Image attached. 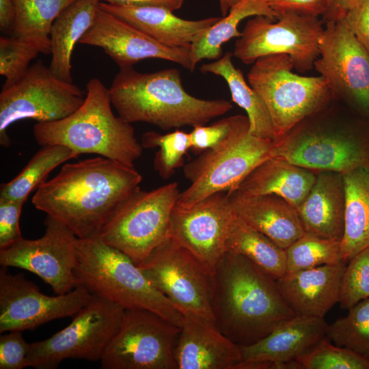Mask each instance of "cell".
<instances>
[{
	"label": "cell",
	"instance_id": "cell-5",
	"mask_svg": "<svg viewBox=\"0 0 369 369\" xmlns=\"http://www.w3.org/2000/svg\"><path fill=\"white\" fill-rule=\"evenodd\" d=\"M85 98L70 115L53 122H37L36 141L41 146L62 145L79 155L94 154L134 166L143 152L131 124L112 111L109 88L97 78L86 85Z\"/></svg>",
	"mask_w": 369,
	"mask_h": 369
},
{
	"label": "cell",
	"instance_id": "cell-33",
	"mask_svg": "<svg viewBox=\"0 0 369 369\" xmlns=\"http://www.w3.org/2000/svg\"><path fill=\"white\" fill-rule=\"evenodd\" d=\"M79 154L62 145L42 146L19 174L0 188V198L25 202L29 194L58 165Z\"/></svg>",
	"mask_w": 369,
	"mask_h": 369
},
{
	"label": "cell",
	"instance_id": "cell-32",
	"mask_svg": "<svg viewBox=\"0 0 369 369\" xmlns=\"http://www.w3.org/2000/svg\"><path fill=\"white\" fill-rule=\"evenodd\" d=\"M15 19L11 36L51 54L50 33L59 14L75 0H13Z\"/></svg>",
	"mask_w": 369,
	"mask_h": 369
},
{
	"label": "cell",
	"instance_id": "cell-26",
	"mask_svg": "<svg viewBox=\"0 0 369 369\" xmlns=\"http://www.w3.org/2000/svg\"><path fill=\"white\" fill-rule=\"evenodd\" d=\"M316 172L272 156L252 170L235 190L250 195H276L297 209L311 190Z\"/></svg>",
	"mask_w": 369,
	"mask_h": 369
},
{
	"label": "cell",
	"instance_id": "cell-37",
	"mask_svg": "<svg viewBox=\"0 0 369 369\" xmlns=\"http://www.w3.org/2000/svg\"><path fill=\"white\" fill-rule=\"evenodd\" d=\"M303 369H369V359L325 338L297 359Z\"/></svg>",
	"mask_w": 369,
	"mask_h": 369
},
{
	"label": "cell",
	"instance_id": "cell-29",
	"mask_svg": "<svg viewBox=\"0 0 369 369\" xmlns=\"http://www.w3.org/2000/svg\"><path fill=\"white\" fill-rule=\"evenodd\" d=\"M232 56V53L227 52L216 61L204 64L200 70L219 76L226 81L232 101L247 113L252 135L273 141V128L268 108L258 93L247 83L242 71L234 66Z\"/></svg>",
	"mask_w": 369,
	"mask_h": 369
},
{
	"label": "cell",
	"instance_id": "cell-2",
	"mask_svg": "<svg viewBox=\"0 0 369 369\" xmlns=\"http://www.w3.org/2000/svg\"><path fill=\"white\" fill-rule=\"evenodd\" d=\"M213 280L215 325L240 346L259 341L295 316L277 280L242 255L226 252Z\"/></svg>",
	"mask_w": 369,
	"mask_h": 369
},
{
	"label": "cell",
	"instance_id": "cell-41",
	"mask_svg": "<svg viewBox=\"0 0 369 369\" xmlns=\"http://www.w3.org/2000/svg\"><path fill=\"white\" fill-rule=\"evenodd\" d=\"M24 203L0 198V249L10 246L23 237L20 217Z\"/></svg>",
	"mask_w": 369,
	"mask_h": 369
},
{
	"label": "cell",
	"instance_id": "cell-27",
	"mask_svg": "<svg viewBox=\"0 0 369 369\" xmlns=\"http://www.w3.org/2000/svg\"><path fill=\"white\" fill-rule=\"evenodd\" d=\"M100 1L75 0L55 18L51 33L49 69L61 80L72 82L71 57L74 48L92 25Z\"/></svg>",
	"mask_w": 369,
	"mask_h": 369
},
{
	"label": "cell",
	"instance_id": "cell-39",
	"mask_svg": "<svg viewBox=\"0 0 369 369\" xmlns=\"http://www.w3.org/2000/svg\"><path fill=\"white\" fill-rule=\"evenodd\" d=\"M38 53L36 49L12 36H1L0 74L5 78L2 88L10 87L21 79Z\"/></svg>",
	"mask_w": 369,
	"mask_h": 369
},
{
	"label": "cell",
	"instance_id": "cell-20",
	"mask_svg": "<svg viewBox=\"0 0 369 369\" xmlns=\"http://www.w3.org/2000/svg\"><path fill=\"white\" fill-rule=\"evenodd\" d=\"M324 318L295 316L259 341L241 346L237 369H275L280 363L297 359L327 337Z\"/></svg>",
	"mask_w": 369,
	"mask_h": 369
},
{
	"label": "cell",
	"instance_id": "cell-12",
	"mask_svg": "<svg viewBox=\"0 0 369 369\" xmlns=\"http://www.w3.org/2000/svg\"><path fill=\"white\" fill-rule=\"evenodd\" d=\"M85 94L72 82L55 77L39 59L24 77L13 85L2 88L0 94V144L10 145L9 127L25 119L37 122L63 119L78 109Z\"/></svg>",
	"mask_w": 369,
	"mask_h": 369
},
{
	"label": "cell",
	"instance_id": "cell-7",
	"mask_svg": "<svg viewBox=\"0 0 369 369\" xmlns=\"http://www.w3.org/2000/svg\"><path fill=\"white\" fill-rule=\"evenodd\" d=\"M225 139L184 165L190 185L180 192L176 206H189L219 192H230L258 165L273 156V141L249 133L247 116H231Z\"/></svg>",
	"mask_w": 369,
	"mask_h": 369
},
{
	"label": "cell",
	"instance_id": "cell-22",
	"mask_svg": "<svg viewBox=\"0 0 369 369\" xmlns=\"http://www.w3.org/2000/svg\"><path fill=\"white\" fill-rule=\"evenodd\" d=\"M346 262L286 273L277 280L295 316L324 318L340 302Z\"/></svg>",
	"mask_w": 369,
	"mask_h": 369
},
{
	"label": "cell",
	"instance_id": "cell-4",
	"mask_svg": "<svg viewBox=\"0 0 369 369\" xmlns=\"http://www.w3.org/2000/svg\"><path fill=\"white\" fill-rule=\"evenodd\" d=\"M332 100L273 141V156L316 172L344 174L369 163V120Z\"/></svg>",
	"mask_w": 369,
	"mask_h": 369
},
{
	"label": "cell",
	"instance_id": "cell-6",
	"mask_svg": "<svg viewBox=\"0 0 369 369\" xmlns=\"http://www.w3.org/2000/svg\"><path fill=\"white\" fill-rule=\"evenodd\" d=\"M76 246L77 286L124 310H148L181 327L183 315L154 288L129 256L98 237L77 238Z\"/></svg>",
	"mask_w": 369,
	"mask_h": 369
},
{
	"label": "cell",
	"instance_id": "cell-16",
	"mask_svg": "<svg viewBox=\"0 0 369 369\" xmlns=\"http://www.w3.org/2000/svg\"><path fill=\"white\" fill-rule=\"evenodd\" d=\"M44 233L36 239L21 238L0 249V264L29 271L44 280L56 295H64L77 286V236L57 219L46 215Z\"/></svg>",
	"mask_w": 369,
	"mask_h": 369
},
{
	"label": "cell",
	"instance_id": "cell-1",
	"mask_svg": "<svg viewBox=\"0 0 369 369\" xmlns=\"http://www.w3.org/2000/svg\"><path fill=\"white\" fill-rule=\"evenodd\" d=\"M142 176L134 166L97 156L65 163L36 189L32 204L62 222L79 238L98 237Z\"/></svg>",
	"mask_w": 369,
	"mask_h": 369
},
{
	"label": "cell",
	"instance_id": "cell-44",
	"mask_svg": "<svg viewBox=\"0 0 369 369\" xmlns=\"http://www.w3.org/2000/svg\"><path fill=\"white\" fill-rule=\"evenodd\" d=\"M343 17L352 33L369 53V0H358L344 12Z\"/></svg>",
	"mask_w": 369,
	"mask_h": 369
},
{
	"label": "cell",
	"instance_id": "cell-18",
	"mask_svg": "<svg viewBox=\"0 0 369 369\" xmlns=\"http://www.w3.org/2000/svg\"><path fill=\"white\" fill-rule=\"evenodd\" d=\"M234 215L227 192L213 194L189 206L176 205L167 237L187 249L213 273L226 253Z\"/></svg>",
	"mask_w": 369,
	"mask_h": 369
},
{
	"label": "cell",
	"instance_id": "cell-43",
	"mask_svg": "<svg viewBox=\"0 0 369 369\" xmlns=\"http://www.w3.org/2000/svg\"><path fill=\"white\" fill-rule=\"evenodd\" d=\"M277 18L288 13L319 17L327 12L331 0H264Z\"/></svg>",
	"mask_w": 369,
	"mask_h": 369
},
{
	"label": "cell",
	"instance_id": "cell-38",
	"mask_svg": "<svg viewBox=\"0 0 369 369\" xmlns=\"http://www.w3.org/2000/svg\"><path fill=\"white\" fill-rule=\"evenodd\" d=\"M369 298V246L353 256L346 265L342 277L340 303L351 307Z\"/></svg>",
	"mask_w": 369,
	"mask_h": 369
},
{
	"label": "cell",
	"instance_id": "cell-3",
	"mask_svg": "<svg viewBox=\"0 0 369 369\" xmlns=\"http://www.w3.org/2000/svg\"><path fill=\"white\" fill-rule=\"evenodd\" d=\"M112 106L126 122H145L163 130L204 125L230 111L231 102L205 100L184 88L174 68L140 72L120 68L109 88Z\"/></svg>",
	"mask_w": 369,
	"mask_h": 369
},
{
	"label": "cell",
	"instance_id": "cell-42",
	"mask_svg": "<svg viewBox=\"0 0 369 369\" xmlns=\"http://www.w3.org/2000/svg\"><path fill=\"white\" fill-rule=\"evenodd\" d=\"M232 124V118L221 119L210 126L196 125L189 133L191 149L195 152H203L218 145L228 135Z\"/></svg>",
	"mask_w": 369,
	"mask_h": 369
},
{
	"label": "cell",
	"instance_id": "cell-46",
	"mask_svg": "<svg viewBox=\"0 0 369 369\" xmlns=\"http://www.w3.org/2000/svg\"><path fill=\"white\" fill-rule=\"evenodd\" d=\"M15 19V8L13 0H0L1 31L12 34Z\"/></svg>",
	"mask_w": 369,
	"mask_h": 369
},
{
	"label": "cell",
	"instance_id": "cell-30",
	"mask_svg": "<svg viewBox=\"0 0 369 369\" xmlns=\"http://www.w3.org/2000/svg\"><path fill=\"white\" fill-rule=\"evenodd\" d=\"M264 16L277 18L276 14L264 0H238L225 16L210 27L191 45L190 49L192 70L202 59H217L222 56V45L233 38H239L238 29L245 18Z\"/></svg>",
	"mask_w": 369,
	"mask_h": 369
},
{
	"label": "cell",
	"instance_id": "cell-24",
	"mask_svg": "<svg viewBox=\"0 0 369 369\" xmlns=\"http://www.w3.org/2000/svg\"><path fill=\"white\" fill-rule=\"evenodd\" d=\"M99 6L169 48L191 49L192 44L221 18L186 20L176 16L166 8L155 5H121L100 2Z\"/></svg>",
	"mask_w": 369,
	"mask_h": 369
},
{
	"label": "cell",
	"instance_id": "cell-45",
	"mask_svg": "<svg viewBox=\"0 0 369 369\" xmlns=\"http://www.w3.org/2000/svg\"><path fill=\"white\" fill-rule=\"evenodd\" d=\"M114 5L145 6L155 5L166 8L172 11L179 10L187 0H98Z\"/></svg>",
	"mask_w": 369,
	"mask_h": 369
},
{
	"label": "cell",
	"instance_id": "cell-15",
	"mask_svg": "<svg viewBox=\"0 0 369 369\" xmlns=\"http://www.w3.org/2000/svg\"><path fill=\"white\" fill-rule=\"evenodd\" d=\"M325 24L314 68L333 99L369 120V53L343 16Z\"/></svg>",
	"mask_w": 369,
	"mask_h": 369
},
{
	"label": "cell",
	"instance_id": "cell-40",
	"mask_svg": "<svg viewBox=\"0 0 369 369\" xmlns=\"http://www.w3.org/2000/svg\"><path fill=\"white\" fill-rule=\"evenodd\" d=\"M30 343L22 331H10L0 336V369H22L27 367Z\"/></svg>",
	"mask_w": 369,
	"mask_h": 369
},
{
	"label": "cell",
	"instance_id": "cell-10",
	"mask_svg": "<svg viewBox=\"0 0 369 369\" xmlns=\"http://www.w3.org/2000/svg\"><path fill=\"white\" fill-rule=\"evenodd\" d=\"M124 310L93 295L72 316L68 326L49 338L30 343L27 367L54 369L66 359L100 361L120 327Z\"/></svg>",
	"mask_w": 369,
	"mask_h": 369
},
{
	"label": "cell",
	"instance_id": "cell-25",
	"mask_svg": "<svg viewBox=\"0 0 369 369\" xmlns=\"http://www.w3.org/2000/svg\"><path fill=\"white\" fill-rule=\"evenodd\" d=\"M297 210L305 232L341 243L345 215L343 174L317 172L311 190Z\"/></svg>",
	"mask_w": 369,
	"mask_h": 369
},
{
	"label": "cell",
	"instance_id": "cell-17",
	"mask_svg": "<svg viewBox=\"0 0 369 369\" xmlns=\"http://www.w3.org/2000/svg\"><path fill=\"white\" fill-rule=\"evenodd\" d=\"M92 296L80 285L66 294L49 296L23 274L13 275L1 266L0 333L33 329L51 320L72 316Z\"/></svg>",
	"mask_w": 369,
	"mask_h": 369
},
{
	"label": "cell",
	"instance_id": "cell-23",
	"mask_svg": "<svg viewBox=\"0 0 369 369\" xmlns=\"http://www.w3.org/2000/svg\"><path fill=\"white\" fill-rule=\"evenodd\" d=\"M227 193L234 213L283 249L305 232L297 209L284 198L273 194L246 195L237 190Z\"/></svg>",
	"mask_w": 369,
	"mask_h": 369
},
{
	"label": "cell",
	"instance_id": "cell-14",
	"mask_svg": "<svg viewBox=\"0 0 369 369\" xmlns=\"http://www.w3.org/2000/svg\"><path fill=\"white\" fill-rule=\"evenodd\" d=\"M180 327L145 309L125 310L100 359L102 369H177Z\"/></svg>",
	"mask_w": 369,
	"mask_h": 369
},
{
	"label": "cell",
	"instance_id": "cell-11",
	"mask_svg": "<svg viewBox=\"0 0 369 369\" xmlns=\"http://www.w3.org/2000/svg\"><path fill=\"white\" fill-rule=\"evenodd\" d=\"M137 266L183 316L215 323L213 273L187 249L167 237Z\"/></svg>",
	"mask_w": 369,
	"mask_h": 369
},
{
	"label": "cell",
	"instance_id": "cell-28",
	"mask_svg": "<svg viewBox=\"0 0 369 369\" xmlns=\"http://www.w3.org/2000/svg\"><path fill=\"white\" fill-rule=\"evenodd\" d=\"M344 232L341 241L344 261L369 246V163L344 174Z\"/></svg>",
	"mask_w": 369,
	"mask_h": 369
},
{
	"label": "cell",
	"instance_id": "cell-35",
	"mask_svg": "<svg viewBox=\"0 0 369 369\" xmlns=\"http://www.w3.org/2000/svg\"><path fill=\"white\" fill-rule=\"evenodd\" d=\"M286 252L287 273L344 261L340 242L308 232L286 248Z\"/></svg>",
	"mask_w": 369,
	"mask_h": 369
},
{
	"label": "cell",
	"instance_id": "cell-31",
	"mask_svg": "<svg viewBox=\"0 0 369 369\" xmlns=\"http://www.w3.org/2000/svg\"><path fill=\"white\" fill-rule=\"evenodd\" d=\"M226 252L246 257L275 280L287 273L286 249L235 214L229 228Z\"/></svg>",
	"mask_w": 369,
	"mask_h": 369
},
{
	"label": "cell",
	"instance_id": "cell-47",
	"mask_svg": "<svg viewBox=\"0 0 369 369\" xmlns=\"http://www.w3.org/2000/svg\"><path fill=\"white\" fill-rule=\"evenodd\" d=\"M358 0H331L327 12L323 16L325 23L329 20H337L343 16L344 12Z\"/></svg>",
	"mask_w": 369,
	"mask_h": 369
},
{
	"label": "cell",
	"instance_id": "cell-19",
	"mask_svg": "<svg viewBox=\"0 0 369 369\" xmlns=\"http://www.w3.org/2000/svg\"><path fill=\"white\" fill-rule=\"evenodd\" d=\"M79 43L102 48L120 68L146 59H160L193 71L190 49L163 46L100 6L92 25Z\"/></svg>",
	"mask_w": 369,
	"mask_h": 369
},
{
	"label": "cell",
	"instance_id": "cell-48",
	"mask_svg": "<svg viewBox=\"0 0 369 369\" xmlns=\"http://www.w3.org/2000/svg\"><path fill=\"white\" fill-rule=\"evenodd\" d=\"M238 0H219L222 16H225L228 13L230 8Z\"/></svg>",
	"mask_w": 369,
	"mask_h": 369
},
{
	"label": "cell",
	"instance_id": "cell-8",
	"mask_svg": "<svg viewBox=\"0 0 369 369\" xmlns=\"http://www.w3.org/2000/svg\"><path fill=\"white\" fill-rule=\"evenodd\" d=\"M290 57L285 54L258 59L247 73L249 85L258 93L269 111L277 141L305 118L333 99L325 79L295 74Z\"/></svg>",
	"mask_w": 369,
	"mask_h": 369
},
{
	"label": "cell",
	"instance_id": "cell-13",
	"mask_svg": "<svg viewBox=\"0 0 369 369\" xmlns=\"http://www.w3.org/2000/svg\"><path fill=\"white\" fill-rule=\"evenodd\" d=\"M277 19L275 23L269 17L255 16L248 20L234 44L233 55L245 64H253L264 56L285 54L297 72L305 73L314 68L320 55L323 20L292 13Z\"/></svg>",
	"mask_w": 369,
	"mask_h": 369
},
{
	"label": "cell",
	"instance_id": "cell-21",
	"mask_svg": "<svg viewBox=\"0 0 369 369\" xmlns=\"http://www.w3.org/2000/svg\"><path fill=\"white\" fill-rule=\"evenodd\" d=\"M174 357L177 369H237L242 353L214 322L185 316Z\"/></svg>",
	"mask_w": 369,
	"mask_h": 369
},
{
	"label": "cell",
	"instance_id": "cell-36",
	"mask_svg": "<svg viewBox=\"0 0 369 369\" xmlns=\"http://www.w3.org/2000/svg\"><path fill=\"white\" fill-rule=\"evenodd\" d=\"M141 144L145 148H159L155 155L154 167L163 179H168L177 168L184 165V156L191 147L190 133L180 130L165 135L147 132L144 134Z\"/></svg>",
	"mask_w": 369,
	"mask_h": 369
},
{
	"label": "cell",
	"instance_id": "cell-9",
	"mask_svg": "<svg viewBox=\"0 0 369 369\" xmlns=\"http://www.w3.org/2000/svg\"><path fill=\"white\" fill-rule=\"evenodd\" d=\"M180 191L170 182L150 191L139 187L118 207L98 238L139 265L166 238Z\"/></svg>",
	"mask_w": 369,
	"mask_h": 369
},
{
	"label": "cell",
	"instance_id": "cell-34",
	"mask_svg": "<svg viewBox=\"0 0 369 369\" xmlns=\"http://www.w3.org/2000/svg\"><path fill=\"white\" fill-rule=\"evenodd\" d=\"M348 310L345 316L329 325L327 337L335 344L369 359V298Z\"/></svg>",
	"mask_w": 369,
	"mask_h": 369
}]
</instances>
